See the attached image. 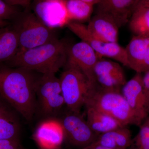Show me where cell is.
<instances>
[{
  "mask_svg": "<svg viewBox=\"0 0 149 149\" xmlns=\"http://www.w3.org/2000/svg\"><path fill=\"white\" fill-rule=\"evenodd\" d=\"M149 69V45L148 47L143 63L141 69V73H144Z\"/></svg>",
  "mask_w": 149,
  "mask_h": 149,
  "instance_id": "29",
  "label": "cell"
},
{
  "mask_svg": "<svg viewBox=\"0 0 149 149\" xmlns=\"http://www.w3.org/2000/svg\"><path fill=\"white\" fill-rule=\"evenodd\" d=\"M121 93L134 114L142 124L149 114L143 87L142 73H136L134 77L127 81L121 88Z\"/></svg>",
  "mask_w": 149,
  "mask_h": 149,
  "instance_id": "11",
  "label": "cell"
},
{
  "mask_svg": "<svg viewBox=\"0 0 149 149\" xmlns=\"http://www.w3.org/2000/svg\"><path fill=\"white\" fill-rule=\"evenodd\" d=\"M66 26L82 41L87 43L95 51L99 58L112 59L128 67L125 48L118 43L106 42L93 37L88 31L87 26L82 23L70 21Z\"/></svg>",
  "mask_w": 149,
  "mask_h": 149,
  "instance_id": "7",
  "label": "cell"
},
{
  "mask_svg": "<svg viewBox=\"0 0 149 149\" xmlns=\"http://www.w3.org/2000/svg\"><path fill=\"white\" fill-rule=\"evenodd\" d=\"M68 47L56 38L42 45L17 52L6 63L11 67L22 68L42 74H56L66 64Z\"/></svg>",
  "mask_w": 149,
  "mask_h": 149,
  "instance_id": "2",
  "label": "cell"
},
{
  "mask_svg": "<svg viewBox=\"0 0 149 149\" xmlns=\"http://www.w3.org/2000/svg\"><path fill=\"white\" fill-rule=\"evenodd\" d=\"M9 24L8 21H0V28H4Z\"/></svg>",
  "mask_w": 149,
  "mask_h": 149,
  "instance_id": "33",
  "label": "cell"
},
{
  "mask_svg": "<svg viewBox=\"0 0 149 149\" xmlns=\"http://www.w3.org/2000/svg\"><path fill=\"white\" fill-rule=\"evenodd\" d=\"M94 6L81 0H67L66 8L70 21H86L90 19Z\"/></svg>",
  "mask_w": 149,
  "mask_h": 149,
  "instance_id": "21",
  "label": "cell"
},
{
  "mask_svg": "<svg viewBox=\"0 0 149 149\" xmlns=\"http://www.w3.org/2000/svg\"><path fill=\"white\" fill-rule=\"evenodd\" d=\"M12 27L18 37V52L36 47L56 39L54 29L46 26L33 13L19 14Z\"/></svg>",
  "mask_w": 149,
  "mask_h": 149,
  "instance_id": "4",
  "label": "cell"
},
{
  "mask_svg": "<svg viewBox=\"0 0 149 149\" xmlns=\"http://www.w3.org/2000/svg\"><path fill=\"white\" fill-rule=\"evenodd\" d=\"M65 66L59 79L65 105L70 111L80 112L94 85L74 65L67 62Z\"/></svg>",
  "mask_w": 149,
  "mask_h": 149,
  "instance_id": "5",
  "label": "cell"
},
{
  "mask_svg": "<svg viewBox=\"0 0 149 149\" xmlns=\"http://www.w3.org/2000/svg\"><path fill=\"white\" fill-rule=\"evenodd\" d=\"M143 84L149 114V69L144 72V74L143 75Z\"/></svg>",
  "mask_w": 149,
  "mask_h": 149,
  "instance_id": "26",
  "label": "cell"
},
{
  "mask_svg": "<svg viewBox=\"0 0 149 149\" xmlns=\"http://www.w3.org/2000/svg\"><path fill=\"white\" fill-rule=\"evenodd\" d=\"M132 140L130 130L124 126L100 134L92 144L114 149H128Z\"/></svg>",
  "mask_w": 149,
  "mask_h": 149,
  "instance_id": "17",
  "label": "cell"
},
{
  "mask_svg": "<svg viewBox=\"0 0 149 149\" xmlns=\"http://www.w3.org/2000/svg\"><path fill=\"white\" fill-rule=\"evenodd\" d=\"M128 23L130 31L134 35L149 36V8L134 9Z\"/></svg>",
  "mask_w": 149,
  "mask_h": 149,
  "instance_id": "20",
  "label": "cell"
},
{
  "mask_svg": "<svg viewBox=\"0 0 149 149\" xmlns=\"http://www.w3.org/2000/svg\"><path fill=\"white\" fill-rule=\"evenodd\" d=\"M85 106L94 108L112 117L123 126L141 125L121 92L106 91L93 85Z\"/></svg>",
  "mask_w": 149,
  "mask_h": 149,
  "instance_id": "3",
  "label": "cell"
},
{
  "mask_svg": "<svg viewBox=\"0 0 149 149\" xmlns=\"http://www.w3.org/2000/svg\"><path fill=\"white\" fill-rule=\"evenodd\" d=\"M34 139L42 149L58 148L64 139V133L59 120L50 118L37 127Z\"/></svg>",
  "mask_w": 149,
  "mask_h": 149,
  "instance_id": "13",
  "label": "cell"
},
{
  "mask_svg": "<svg viewBox=\"0 0 149 149\" xmlns=\"http://www.w3.org/2000/svg\"><path fill=\"white\" fill-rule=\"evenodd\" d=\"M95 84L106 91L121 92L127 82L122 67L117 62L105 58L99 59L94 69Z\"/></svg>",
  "mask_w": 149,
  "mask_h": 149,
  "instance_id": "9",
  "label": "cell"
},
{
  "mask_svg": "<svg viewBox=\"0 0 149 149\" xmlns=\"http://www.w3.org/2000/svg\"><path fill=\"white\" fill-rule=\"evenodd\" d=\"M85 107L87 122L92 130L98 135L124 126L101 111L91 107Z\"/></svg>",
  "mask_w": 149,
  "mask_h": 149,
  "instance_id": "18",
  "label": "cell"
},
{
  "mask_svg": "<svg viewBox=\"0 0 149 149\" xmlns=\"http://www.w3.org/2000/svg\"><path fill=\"white\" fill-rule=\"evenodd\" d=\"M141 8H149V0H136L133 7V10L135 9Z\"/></svg>",
  "mask_w": 149,
  "mask_h": 149,
  "instance_id": "30",
  "label": "cell"
},
{
  "mask_svg": "<svg viewBox=\"0 0 149 149\" xmlns=\"http://www.w3.org/2000/svg\"></svg>",
  "mask_w": 149,
  "mask_h": 149,
  "instance_id": "37",
  "label": "cell"
},
{
  "mask_svg": "<svg viewBox=\"0 0 149 149\" xmlns=\"http://www.w3.org/2000/svg\"><path fill=\"white\" fill-rule=\"evenodd\" d=\"M86 148L87 149H114L94 144H91L89 146L86 147Z\"/></svg>",
  "mask_w": 149,
  "mask_h": 149,
  "instance_id": "31",
  "label": "cell"
},
{
  "mask_svg": "<svg viewBox=\"0 0 149 149\" xmlns=\"http://www.w3.org/2000/svg\"><path fill=\"white\" fill-rule=\"evenodd\" d=\"M136 0H100L96 13L106 14L113 19L119 28L128 23Z\"/></svg>",
  "mask_w": 149,
  "mask_h": 149,
  "instance_id": "15",
  "label": "cell"
},
{
  "mask_svg": "<svg viewBox=\"0 0 149 149\" xmlns=\"http://www.w3.org/2000/svg\"><path fill=\"white\" fill-rule=\"evenodd\" d=\"M7 3L13 6H20L25 8L29 7L33 0H3Z\"/></svg>",
  "mask_w": 149,
  "mask_h": 149,
  "instance_id": "27",
  "label": "cell"
},
{
  "mask_svg": "<svg viewBox=\"0 0 149 149\" xmlns=\"http://www.w3.org/2000/svg\"><path fill=\"white\" fill-rule=\"evenodd\" d=\"M20 128L14 113L0 117V140L19 141Z\"/></svg>",
  "mask_w": 149,
  "mask_h": 149,
  "instance_id": "22",
  "label": "cell"
},
{
  "mask_svg": "<svg viewBox=\"0 0 149 149\" xmlns=\"http://www.w3.org/2000/svg\"><path fill=\"white\" fill-rule=\"evenodd\" d=\"M13 113L14 111L12 110L11 108L0 98V117L8 115Z\"/></svg>",
  "mask_w": 149,
  "mask_h": 149,
  "instance_id": "28",
  "label": "cell"
},
{
  "mask_svg": "<svg viewBox=\"0 0 149 149\" xmlns=\"http://www.w3.org/2000/svg\"><path fill=\"white\" fill-rule=\"evenodd\" d=\"M85 149H87V148H85Z\"/></svg>",
  "mask_w": 149,
  "mask_h": 149,
  "instance_id": "36",
  "label": "cell"
},
{
  "mask_svg": "<svg viewBox=\"0 0 149 149\" xmlns=\"http://www.w3.org/2000/svg\"><path fill=\"white\" fill-rule=\"evenodd\" d=\"M6 28V27H4V28H0V34L5 30Z\"/></svg>",
  "mask_w": 149,
  "mask_h": 149,
  "instance_id": "34",
  "label": "cell"
},
{
  "mask_svg": "<svg viewBox=\"0 0 149 149\" xmlns=\"http://www.w3.org/2000/svg\"><path fill=\"white\" fill-rule=\"evenodd\" d=\"M55 74H41L35 85V94L40 111L49 117L58 114L65 105L60 79Z\"/></svg>",
  "mask_w": 149,
  "mask_h": 149,
  "instance_id": "6",
  "label": "cell"
},
{
  "mask_svg": "<svg viewBox=\"0 0 149 149\" xmlns=\"http://www.w3.org/2000/svg\"><path fill=\"white\" fill-rule=\"evenodd\" d=\"M17 34L13 27H6L0 34V63L6 62L17 53L19 49Z\"/></svg>",
  "mask_w": 149,
  "mask_h": 149,
  "instance_id": "19",
  "label": "cell"
},
{
  "mask_svg": "<svg viewBox=\"0 0 149 149\" xmlns=\"http://www.w3.org/2000/svg\"><path fill=\"white\" fill-rule=\"evenodd\" d=\"M149 123V118H148Z\"/></svg>",
  "mask_w": 149,
  "mask_h": 149,
  "instance_id": "35",
  "label": "cell"
},
{
  "mask_svg": "<svg viewBox=\"0 0 149 149\" xmlns=\"http://www.w3.org/2000/svg\"><path fill=\"white\" fill-rule=\"evenodd\" d=\"M0 149H22L19 140H0Z\"/></svg>",
  "mask_w": 149,
  "mask_h": 149,
  "instance_id": "25",
  "label": "cell"
},
{
  "mask_svg": "<svg viewBox=\"0 0 149 149\" xmlns=\"http://www.w3.org/2000/svg\"><path fill=\"white\" fill-rule=\"evenodd\" d=\"M89 32L99 40L106 42L118 43L119 27L113 19L108 15L97 13L87 26Z\"/></svg>",
  "mask_w": 149,
  "mask_h": 149,
  "instance_id": "14",
  "label": "cell"
},
{
  "mask_svg": "<svg viewBox=\"0 0 149 149\" xmlns=\"http://www.w3.org/2000/svg\"><path fill=\"white\" fill-rule=\"evenodd\" d=\"M99 59L95 51L83 41L68 47L67 62L79 68L93 85L95 84L94 68Z\"/></svg>",
  "mask_w": 149,
  "mask_h": 149,
  "instance_id": "12",
  "label": "cell"
},
{
  "mask_svg": "<svg viewBox=\"0 0 149 149\" xmlns=\"http://www.w3.org/2000/svg\"><path fill=\"white\" fill-rule=\"evenodd\" d=\"M149 45V36L135 35L125 48L128 67L141 73L147 49Z\"/></svg>",
  "mask_w": 149,
  "mask_h": 149,
  "instance_id": "16",
  "label": "cell"
},
{
  "mask_svg": "<svg viewBox=\"0 0 149 149\" xmlns=\"http://www.w3.org/2000/svg\"><path fill=\"white\" fill-rule=\"evenodd\" d=\"M59 121L64 130V139L73 146H89L99 136L92 130L80 112L69 110Z\"/></svg>",
  "mask_w": 149,
  "mask_h": 149,
  "instance_id": "8",
  "label": "cell"
},
{
  "mask_svg": "<svg viewBox=\"0 0 149 149\" xmlns=\"http://www.w3.org/2000/svg\"><path fill=\"white\" fill-rule=\"evenodd\" d=\"M19 14L16 7L10 5L0 0V21L13 20Z\"/></svg>",
  "mask_w": 149,
  "mask_h": 149,
  "instance_id": "24",
  "label": "cell"
},
{
  "mask_svg": "<svg viewBox=\"0 0 149 149\" xmlns=\"http://www.w3.org/2000/svg\"><path fill=\"white\" fill-rule=\"evenodd\" d=\"M128 149H149V123L148 118L140 126V130L132 139Z\"/></svg>",
  "mask_w": 149,
  "mask_h": 149,
  "instance_id": "23",
  "label": "cell"
},
{
  "mask_svg": "<svg viewBox=\"0 0 149 149\" xmlns=\"http://www.w3.org/2000/svg\"><path fill=\"white\" fill-rule=\"evenodd\" d=\"M34 71L0 65V98L25 120H32L37 103Z\"/></svg>",
  "mask_w": 149,
  "mask_h": 149,
  "instance_id": "1",
  "label": "cell"
},
{
  "mask_svg": "<svg viewBox=\"0 0 149 149\" xmlns=\"http://www.w3.org/2000/svg\"><path fill=\"white\" fill-rule=\"evenodd\" d=\"M85 2L91 4L93 6L97 5L100 3V0H81Z\"/></svg>",
  "mask_w": 149,
  "mask_h": 149,
  "instance_id": "32",
  "label": "cell"
},
{
  "mask_svg": "<svg viewBox=\"0 0 149 149\" xmlns=\"http://www.w3.org/2000/svg\"><path fill=\"white\" fill-rule=\"evenodd\" d=\"M67 0H35L33 13L46 26L53 29L66 26L70 22Z\"/></svg>",
  "mask_w": 149,
  "mask_h": 149,
  "instance_id": "10",
  "label": "cell"
}]
</instances>
